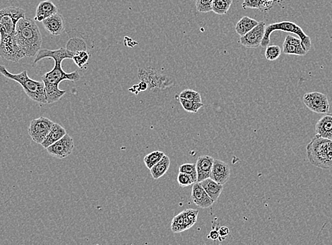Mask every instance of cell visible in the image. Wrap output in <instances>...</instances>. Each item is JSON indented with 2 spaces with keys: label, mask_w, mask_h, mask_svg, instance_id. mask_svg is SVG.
<instances>
[{
  "label": "cell",
  "mask_w": 332,
  "mask_h": 245,
  "mask_svg": "<svg viewBox=\"0 0 332 245\" xmlns=\"http://www.w3.org/2000/svg\"><path fill=\"white\" fill-rule=\"evenodd\" d=\"M24 17V10L17 6H10L0 9V58L2 59L18 62L25 58L15 36L16 23Z\"/></svg>",
  "instance_id": "6da1fadb"
},
{
  "label": "cell",
  "mask_w": 332,
  "mask_h": 245,
  "mask_svg": "<svg viewBox=\"0 0 332 245\" xmlns=\"http://www.w3.org/2000/svg\"><path fill=\"white\" fill-rule=\"evenodd\" d=\"M16 41L25 58L36 56L41 50L43 39L36 21L21 18L16 26Z\"/></svg>",
  "instance_id": "7a4b0ae2"
},
{
  "label": "cell",
  "mask_w": 332,
  "mask_h": 245,
  "mask_svg": "<svg viewBox=\"0 0 332 245\" xmlns=\"http://www.w3.org/2000/svg\"><path fill=\"white\" fill-rule=\"evenodd\" d=\"M80 75L77 71L66 73L62 68L61 61H56L51 71L42 76V81L44 83L45 93L47 104H53L60 101L66 93V91L59 88V84L63 81H77L80 79Z\"/></svg>",
  "instance_id": "3957f363"
},
{
  "label": "cell",
  "mask_w": 332,
  "mask_h": 245,
  "mask_svg": "<svg viewBox=\"0 0 332 245\" xmlns=\"http://www.w3.org/2000/svg\"><path fill=\"white\" fill-rule=\"evenodd\" d=\"M306 153L313 166L324 170L332 168V139L315 135L307 146Z\"/></svg>",
  "instance_id": "277c9868"
},
{
  "label": "cell",
  "mask_w": 332,
  "mask_h": 245,
  "mask_svg": "<svg viewBox=\"0 0 332 245\" xmlns=\"http://www.w3.org/2000/svg\"><path fill=\"white\" fill-rule=\"evenodd\" d=\"M0 73L7 79L13 80L21 84L23 91L30 99L41 104H47L44 83L31 79L28 76L26 70L19 74H11L4 66L0 65Z\"/></svg>",
  "instance_id": "5b68a950"
},
{
  "label": "cell",
  "mask_w": 332,
  "mask_h": 245,
  "mask_svg": "<svg viewBox=\"0 0 332 245\" xmlns=\"http://www.w3.org/2000/svg\"><path fill=\"white\" fill-rule=\"evenodd\" d=\"M281 31L283 32L291 33L298 36L301 40L302 44L307 52L310 51L312 47V41L308 36L296 23L292 21H281V22L271 23L266 26L265 36H264L261 46L263 48H266L270 43V36L273 31Z\"/></svg>",
  "instance_id": "8992f818"
},
{
  "label": "cell",
  "mask_w": 332,
  "mask_h": 245,
  "mask_svg": "<svg viewBox=\"0 0 332 245\" xmlns=\"http://www.w3.org/2000/svg\"><path fill=\"white\" fill-rule=\"evenodd\" d=\"M138 77L141 81L148 83V89L151 91H160L173 86L171 78L161 74L152 67L140 68L138 70Z\"/></svg>",
  "instance_id": "52a82bcc"
},
{
  "label": "cell",
  "mask_w": 332,
  "mask_h": 245,
  "mask_svg": "<svg viewBox=\"0 0 332 245\" xmlns=\"http://www.w3.org/2000/svg\"><path fill=\"white\" fill-rule=\"evenodd\" d=\"M53 124L54 122L46 117L33 119L28 128V134L34 142L41 144L51 131Z\"/></svg>",
  "instance_id": "ba28073f"
},
{
  "label": "cell",
  "mask_w": 332,
  "mask_h": 245,
  "mask_svg": "<svg viewBox=\"0 0 332 245\" xmlns=\"http://www.w3.org/2000/svg\"><path fill=\"white\" fill-rule=\"evenodd\" d=\"M305 106L314 113L327 114L330 109L328 96L320 92L305 93L303 98Z\"/></svg>",
  "instance_id": "9c48e42d"
},
{
  "label": "cell",
  "mask_w": 332,
  "mask_h": 245,
  "mask_svg": "<svg viewBox=\"0 0 332 245\" xmlns=\"http://www.w3.org/2000/svg\"><path fill=\"white\" fill-rule=\"evenodd\" d=\"M74 148V140L69 134H66L59 141L47 148V151L53 157L63 159L71 155Z\"/></svg>",
  "instance_id": "30bf717a"
},
{
  "label": "cell",
  "mask_w": 332,
  "mask_h": 245,
  "mask_svg": "<svg viewBox=\"0 0 332 245\" xmlns=\"http://www.w3.org/2000/svg\"><path fill=\"white\" fill-rule=\"evenodd\" d=\"M266 24L260 21L253 29L243 36H240V43L242 46L248 48H256L261 46L265 36Z\"/></svg>",
  "instance_id": "8fae6325"
},
{
  "label": "cell",
  "mask_w": 332,
  "mask_h": 245,
  "mask_svg": "<svg viewBox=\"0 0 332 245\" xmlns=\"http://www.w3.org/2000/svg\"><path fill=\"white\" fill-rule=\"evenodd\" d=\"M231 176V168L228 164L221 160L214 159L210 178L220 184H225Z\"/></svg>",
  "instance_id": "7c38bea8"
},
{
  "label": "cell",
  "mask_w": 332,
  "mask_h": 245,
  "mask_svg": "<svg viewBox=\"0 0 332 245\" xmlns=\"http://www.w3.org/2000/svg\"><path fill=\"white\" fill-rule=\"evenodd\" d=\"M73 54L68 51L66 48H60L58 50H54V51H51V50H40L39 52L36 55V58H35L33 64H36L41 60L45 59V58H51L53 61H61L65 59H72Z\"/></svg>",
  "instance_id": "4fadbf2b"
},
{
  "label": "cell",
  "mask_w": 332,
  "mask_h": 245,
  "mask_svg": "<svg viewBox=\"0 0 332 245\" xmlns=\"http://www.w3.org/2000/svg\"><path fill=\"white\" fill-rule=\"evenodd\" d=\"M42 23L47 32L52 36H60L64 32L65 29L64 17L58 13L47 18L44 21H42Z\"/></svg>",
  "instance_id": "5bb4252c"
},
{
  "label": "cell",
  "mask_w": 332,
  "mask_h": 245,
  "mask_svg": "<svg viewBox=\"0 0 332 245\" xmlns=\"http://www.w3.org/2000/svg\"><path fill=\"white\" fill-rule=\"evenodd\" d=\"M283 52L285 55L298 56H304L308 53L302 44L301 40L292 35H288L285 38L283 44Z\"/></svg>",
  "instance_id": "9a60e30c"
},
{
  "label": "cell",
  "mask_w": 332,
  "mask_h": 245,
  "mask_svg": "<svg viewBox=\"0 0 332 245\" xmlns=\"http://www.w3.org/2000/svg\"><path fill=\"white\" fill-rule=\"evenodd\" d=\"M192 199L197 206L201 208L211 207L214 203L199 183H194L193 185L192 189Z\"/></svg>",
  "instance_id": "2e32d148"
},
{
  "label": "cell",
  "mask_w": 332,
  "mask_h": 245,
  "mask_svg": "<svg viewBox=\"0 0 332 245\" xmlns=\"http://www.w3.org/2000/svg\"><path fill=\"white\" fill-rule=\"evenodd\" d=\"M214 159L211 156L204 155L197 160L196 168L198 173V183L210 178Z\"/></svg>",
  "instance_id": "e0dca14e"
},
{
  "label": "cell",
  "mask_w": 332,
  "mask_h": 245,
  "mask_svg": "<svg viewBox=\"0 0 332 245\" xmlns=\"http://www.w3.org/2000/svg\"><path fill=\"white\" fill-rule=\"evenodd\" d=\"M57 13H58V8L53 1L50 0L42 1L38 4L36 8V16L33 20L42 22L47 18Z\"/></svg>",
  "instance_id": "ac0fdd59"
},
{
  "label": "cell",
  "mask_w": 332,
  "mask_h": 245,
  "mask_svg": "<svg viewBox=\"0 0 332 245\" xmlns=\"http://www.w3.org/2000/svg\"><path fill=\"white\" fill-rule=\"evenodd\" d=\"M315 132L321 137L332 139V115H326L317 122Z\"/></svg>",
  "instance_id": "d6986e66"
},
{
  "label": "cell",
  "mask_w": 332,
  "mask_h": 245,
  "mask_svg": "<svg viewBox=\"0 0 332 245\" xmlns=\"http://www.w3.org/2000/svg\"><path fill=\"white\" fill-rule=\"evenodd\" d=\"M66 134L67 133H66V129L63 126L58 124V123H54L53 126H52L51 131L47 135L46 139L41 143L42 146L47 149V148L49 147L50 146L56 143V141H59L60 139H62Z\"/></svg>",
  "instance_id": "ffe728a7"
},
{
  "label": "cell",
  "mask_w": 332,
  "mask_h": 245,
  "mask_svg": "<svg viewBox=\"0 0 332 245\" xmlns=\"http://www.w3.org/2000/svg\"><path fill=\"white\" fill-rule=\"evenodd\" d=\"M208 196L213 201H216L219 198L223 189V185L218 184L211 178H207L199 183Z\"/></svg>",
  "instance_id": "44dd1931"
},
{
  "label": "cell",
  "mask_w": 332,
  "mask_h": 245,
  "mask_svg": "<svg viewBox=\"0 0 332 245\" xmlns=\"http://www.w3.org/2000/svg\"><path fill=\"white\" fill-rule=\"evenodd\" d=\"M170 166H171V159L165 154L161 161L149 170L153 179L158 180L164 176L169 169Z\"/></svg>",
  "instance_id": "7402d4cb"
},
{
  "label": "cell",
  "mask_w": 332,
  "mask_h": 245,
  "mask_svg": "<svg viewBox=\"0 0 332 245\" xmlns=\"http://www.w3.org/2000/svg\"><path fill=\"white\" fill-rule=\"evenodd\" d=\"M259 23L258 21L252 19L249 16H243L241 19L237 23L235 26V31L240 36H243L253 29Z\"/></svg>",
  "instance_id": "603a6c76"
},
{
  "label": "cell",
  "mask_w": 332,
  "mask_h": 245,
  "mask_svg": "<svg viewBox=\"0 0 332 245\" xmlns=\"http://www.w3.org/2000/svg\"><path fill=\"white\" fill-rule=\"evenodd\" d=\"M66 49L70 53H72L73 56L75 53L78 51H87V45L86 42L81 38L75 37L71 38L66 45Z\"/></svg>",
  "instance_id": "cb8c5ba5"
},
{
  "label": "cell",
  "mask_w": 332,
  "mask_h": 245,
  "mask_svg": "<svg viewBox=\"0 0 332 245\" xmlns=\"http://www.w3.org/2000/svg\"><path fill=\"white\" fill-rule=\"evenodd\" d=\"M232 3L233 0H213L211 11L218 15L226 14Z\"/></svg>",
  "instance_id": "d4e9b609"
},
{
  "label": "cell",
  "mask_w": 332,
  "mask_h": 245,
  "mask_svg": "<svg viewBox=\"0 0 332 245\" xmlns=\"http://www.w3.org/2000/svg\"><path fill=\"white\" fill-rule=\"evenodd\" d=\"M165 156V153L160 151H153L148 153L143 158V163L148 170L151 169L157 163L161 161V158Z\"/></svg>",
  "instance_id": "484cf974"
},
{
  "label": "cell",
  "mask_w": 332,
  "mask_h": 245,
  "mask_svg": "<svg viewBox=\"0 0 332 245\" xmlns=\"http://www.w3.org/2000/svg\"><path fill=\"white\" fill-rule=\"evenodd\" d=\"M171 230L174 233H180L187 231L183 211L173 218L171 222Z\"/></svg>",
  "instance_id": "4316f807"
},
{
  "label": "cell",
  "mask_w": 332,
  "mask_h": 245,
  "mask_svg": "<svg viewBox=\"0 0 332 245\" xmlns=\"http://www.w3.org/2000/svg\"><path fill=\"white\" fill-rule=\"evenodd\" d=\"M180 103L183 107V109L188 113H196L199 110L201 109L203 106L202 102L199 103L196 101H190L185 98H180Z\"/></svg>",
  "instance_id": "83f0119b"
},
{
  "label": "cell",
  "mask_w": 332,
  "mask_h": 245,
  "mask_svg": "<svg viewBox=\"0 0 332 245\" xmlns=\"http://www.w3.org/2000/svg\"><path fill=\"white\" fill-rule=\"evenodd\" d=\"M183 215H184L185 225H186L187 230L190 229L192 227L194 226L198 221V217L199 215L198 210L189 209L185 210L183 211Z\"/></svg>",
  "instance_id": "f1b7e54d"
},
{
  "label": "cell",
  "mask_w": 332,
  "mask_h": 245,
  "mask_svg": "<svg viewBox=\"0 0 332 245\" xmlns=\"http://www.w3.org/2000/svg\"><path fill=\"white\" fill-rule=\"evenodd\" d=\"M89 57L90 55L87 51H78L74 53L72 60L78 68L83 69L85 65L87 64Z\"/></svg>",
  "instance_id": "f546056e"
},
{
  "label": "cell",
  "mask_w": 332,
  "mask_h": 245,
  "mask_svg": "<svg viewBox=\"0 0 332 245\" xmlns=\"http://www.w3.org/2000/svg\"><path fill=\"white\" fill-rule=\"evenodd\" d=\"M281 50L278 46L273 45V46H268L266 47L265 51V57L268 61H275L281 56Z\"/></svg>",
  "instance_id": "4dcf8cb0"
},
{
  "label": "cell",
  "mask_w": 332,
  "mask_h": 245,
  "mask_svg": "<svg viewBox=\"0 0 332 245\" xmlns=\"http://www.w3.org/2000/svg\"><path fill=\"white\" fill-rule=\"evenodd\" d=\"M179 172L186 173L192 177L195 183H198V173H197L196 164L194 163H185L181 165L179 168Z\"/></svg>",
  "instance_id": "1f68e13d"
},
{
  "label": "cell",
  "mask_w": 332,
  "mask_h": 245,
  "mask_svg": "<svg viewBox=\"0 0 332 245\" xmlns=\"http://www.w3.org/2000/svg\"><path fill=\"white\" fill-rule=\"evenodd\" d=\"M180 98L190 100V101H196V102L201 103V95L198 91L192 89H185L182 91L180 94Z\"/></svg>",
  "instance_id": "d6a6232c"
},
{
  "label": "cell",
  "mask_w": 332,
  "mask_h": 245,
  "mask_svg": "<svg viewBox=\"0 0 332 245\" xmlns=\"http://www.w3.org/2000/svg\"><path fill=\"white\" fill-rule=\"evenodd\" d=\"M213 0H195V4L199 12L208 13L211 11Z\"/></svg>",
  "instance_id": "836d02e7"
},
{
  "label": "cell",
  "mask_w": 332,
  "mask_h": 245,
  "mask_svg": "<svg viewBox=\"0 0 332 245\" xmlns=\"http://www.w3.org/2000/svg\"><path fill=\"white\" fill-rule=\"evenodd\" d=\"M177 181H178V184L181 187H186V186H190V185L195 183L194 180L192 178L191 176L186 174V173H181V172H179Z\"/></svg>",
  "instance_id": "e575fe53"
},
{
  "label": "cell",
  "mask_w": 332,
  "mask_h": 245,
  "mask_svg": "<svg viewBox=\"0 0 332 245\" xmlns=\"http://www.w3.org/2000/svg\"><path fill=\"white\" fill-rule=\"evenodd\" d=\"M243 9L247 8L262 10L263 8V0H243Z\"/></svg>",
  "instance_id": "d590c367"
},
{
  "label": "cell",
  "mask_w": 332,
  "mask_h": 245,
  "mask_svg": "<svg viewBox=\"0 0 332 245\" xmlns=\"http://www.w3.org/2000/svg\"><path fill=\"white\" fill-rule=\"evenodd\" d=\"M218 233H219V241H222L223 239H225L226 237L228 236L230 234V230L229 228L227 226H222L218 230Z\"/></svg>",
  "instance_id": "8d00e7d4"
},
{
  "label": "cell",
  "mask_w": 332,
  "mask_h": 245,
  "mask_svg": "<svg viewBox=\"0 0 332 245\" xmlns=\"http://www.w3.org/2000/svg\"><path fill=\"white\" fill-rule=\"evenodd\" d=\"M276 0H263V8L262 11H266L272 7L273 3Z\"/></svg>",
  "instance_id": "74e56055"
},
{
  "label": "cell",
  "mask_w": 332,
  "mask_h": 245,
  "mask_svg": "<svg viewBox=\"0 0 332 245\" xmlns=\"http://www.w3.org/2000/svg\"><path fill=\"white\" fill-rule=\"evenodd\" d=\"M219 237L218 231H216V230H213V231L210 232L209 236H208V238H210L212 241H215L219 239Z\"/></svg>",
  "instance_id": "f35d334b"
},
{
  "label": "cell",
  "mask_w": 332,
  "mask_h": 245,
  "mask_svg": "<svg viewBox=\"0 0 332 245\" xmlns=\"http://www.w3.org/2000/svg\"><path fill=\"white\" fill-rule=\"evenodd\" d=\"M138 87L140 92H141V91H146V90L148 89V83L145 82V81H141V82L138 84Z\"/></svg>",
  "instance_id": "ab89813d"
},
{
  "label": "cell",
  "mask_w": 332,
  "mask_h": 245,
  "mask_svg": "<svg viewBox=\"0 0 332 245\" xmlns=\"http://www.w3.org/2000/svg\"><path fill=\"white\" fill-rule=\"evenodd\" d=\"M129 91H131L132 93H135V94H138L140 92L138 85H134L133 87L130 88Z\"/></svg>",
  "instance_id": "60d3db41"
},
{
  "label": "cell",
  "mask_w": 332,
  "mask_h": 245,
  "mask_svg": "<svg viewBox=\"0 0 332 245\" xmlns=\"http://www.w3.org/2000/svg\"><path fill=\"white\" fill-rule=\"evenodd\" d=\"M0 42H1V34H0Z\"/></svg>",
  "instance_id": "b9f144b4"
}]
</instances>
